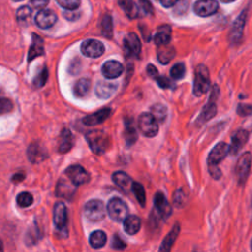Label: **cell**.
Here are the masks:
<instances>
[{
    "mask_svg": "<svg viewBox=\"0 0 252 252\" xmlns=\"http://www.w3.org/2000/svg\"><path fill=\"white\" fill-rule=\"evenodd\" d=\"M227 154H229V145L224 142H220L210 152L208 156V168L213 178L219 179L221 176L219 163L224 159Z\"/></svg>",
    "mask_w": 252,
    "mask_h": 252,
    "instance_id": "cell-1",
    "label": "cell"
},
{
    "mask_svg": "<svg viewBox=\"0 0 252 252\" xmlns=\"http://www.w3.org/2000/svg\"><path fill=\"white\" fill-rule=\"evenodd\" d=\"M86 139L91 150L96 155L105 153L110 146V138L101 130H93L88 132Z\"/></svg>",
    "mask_w": 252,
    "mask_h": 252,
    "instance_id": "cell-2",
    "label": "cell"
},
{
    "mask_svg": "<svg viewBox=\"0 0 252 252\" xmlns=\"http://www.w3.org/2000/svg\"><path fill=\"white\" fill-rule=\"evenodd\" d=\"M210 88V74L208 68L201 64L195 70V78L193 83V94L200 96L208 92Z\"/></svg>",
    "mask_w": 252,
    "mask_h": 252,
    "instance_id": "cell-3",
    "label": "cell"
},
{
    "mask_svg": "<svg viewBox=\"0 0 252 252\" xmlns=\"http://www.w3.org/2000/svg\"><path fill=\"white\" fill-rule=\"evenodd\" d=\"M138 128L144 136L152 138L158 132V121L151 112H143L138 118Z\"/></svg>",
    "mask_w": 252,
    "mask_h": 252,
    "instance_id": "cell-4",
    "label": "cell"
},
{
    "mask_svg": "<svg viewBox=\"0 0 252 252\" xmlns=\"http://www.w3.org/2000/svg\"><path fill=\"white\" fill-rule=\"evenodd\" d=\"M85 216L92 221H99L104 219L106 210L102 201L94 199L86 203L84 208Z\"/></svg>",
    "mask_w": 252,
    "mask_h": 252,
    "instance_id": "cell-5",
    "label": "cell"
},
{
    "mask_svg": "<svg viewBox=\"0 0 252 252\" xmlns=\"http://www.w3.org/2000/svg\"><path fill=\"white\" fill-rule=\"evenodd\" d=\"M107 213L115 221H123L128 216V207L124 201L119 198H112L107 204Z\"/></svg>",
    "mask_w": 252,
    "mask_h": 252,
    "instance_id": "cell-6",
    "label": "cell"
},
{
    "mask_svg": "<svg viewBox=\"0 0 252 252\" xmlns=\"http://www.w3.org/2000/svg\"><path fill=\"white\" fill-rule=\"evenodd\" d=\"M218 94H219V88H218V86H214V88L211 92V95L208 100V103L204 106L201 114L198 117L197 122L199 124H203V123L207 122L208 120L212 119L216 115V113H217L216 100L218 98Z\"/></svg>",
    "mask_w": 252,
    "mask_h": 252,
    "instance_id": "cell-7",
    "label": "cell"
},
{
    "mask_svg": "<svg viewBox=\"0 0 252 252\" xmlns=\"http://www.w3.org/2000/svg\"><path fill=\"white\" fill-rule=\"evenodd\" d=\"M251 154L245 152L240 156L235 166V174L239 184H244L248 178L251 167Z\"/></svg>",
    "mask_w": 252,
    "mask_h": 252,
    "instance_id": "cell-8",
    "label": "cell"
},
{
    "mask_svg": "<svg viewBox=\"0 0 252 252\" xmlns=\"http://www.w3.org/2000/svg\"><path fill=\"white\" fill-rule=\"evenodd\" d=\"M82 53L90 58H97L104 52V45L96 39H87L81 44Z\"/></svg>",
    "mask_w": 252,
    "mask_h": 252,
    "instance_id": "cell-9",
    "label": "cell"
},
{
    "mask_svg": "<svg viewBox=\"0 0 252 252\" xmlns=\"http://www.w3.org/2000/svg\"><path fill=\"white\" fill-rule=\"evenodd\" d=\"M66 174L69 177V179L71 180L72 184H74L75 186L85 184L90 179V175H89L88 171L83 166L78 165V164L69 166L66 169Z\"/></svg>",
    "mask_w": 252,
    "mask_h": 252,
    "instance_id": "cell-10",
    "label": "cell"
},
{
    "mask_svg": "<svg viewBox=\"0 0 252 252\" xmlns=\"http://www.w3.org/2000/svg\"><path fill=\"white\" fill-rule=\"evenodd\" d=\"M219 9V3L216 0H198L194 4V12L200 17H209Z\"/></svg>",
    "mask_w": 252,
    "mask_h": 252,
    "instance_id": "cell-11",
    "label": "cell"
},
{
    "mask_svg": "<svg viewBox=\"0 0 252 252\" xmlns=\"http://www.w3.org/2000/svg\"><path fill=\"white\" fill-rule=\"evenodd\" d=\"M53 221L58 230L62 232L67 228L68 222V214L67 208L63 203H56L54 206V213H53Z\"/></svg>",
    "mask_w": 252,
    "mask_h": 252,
    "instance_id": "cell-12",
    "label": "cell"
},
{
    "mask_svg": "<svg viewBox=\"0 0 252 252\" xmlns=\"http://www.w3.org/2000/svg\"><path fill=\"white\" fill-rule=\"evenodd\" d=\"M56 14L50 9H41L34 18L36 26L43 30L51 28L56 23Z\"/></svg>",
    "mask_w": 252,
    "mask_h": 252,
    "instance_id": "cell-13",
    "label": "cell"
},
{
    "mask_svg": "<svg viewBox=\"0 0 252 252\" xmlns=\"http://www.w3.org/2000/svg\"><path fill=\"white\" fill-rule=\"evenodd\" d=\"M101 73L106 79H116L123 73V66L119 61L108 60L102 65Z\"/></svg>",
    "mask_w": 252,
    "mask_h": 252,
    "instance_id": "cell-14",
    "label": "cell"
},
{
    "mask_svg": "<svg viewBox=\"0 0 252 252\" xmlns=\"http://www.w3.org/2000/svg\"><path fill=\"white\" fill-rule=\"evenodd\" d=\"M154 205L156 210L158 212L160 217L163 220H166L171 214V207L165 198L164 194L161 192H158L154 197Z\"/></svg>",
    "mask_w": 252,
    "mask_h": 252,
    "instance_id": "cell-15",
    "label": "cell"
},
{
    "mask_svg": "<svg viewBox=\"0 0 252 252\" xmlns=\"http://www.w3.org/2000/svg\"><path fill=\"white\" fill-rule=\"evenodd\" d=\"M124 47L128 55L138 56L141 52V42L138 35L134 32L128 33L124 38Z\"/></svg>",
    "mask_w": 252,
    "mask_h": 252,
    "instance_id": "cell-16",
    "label": "cell"
},
{
    "mask_svg": "<svg viewBox=\"0 0 252 252\" xmlns=\"http://www.w3.org/2000/svg\"><path fill=\"white\" fill-rule=\"evenodd\" d=\"M249 138V134L246 130H238L231 138V145L229 146V154L236 155L238 151L244 147L247 140Z\"/></svg>",
    "mask_w": 252,
    "mask_h": 252,
    "instance_id": "cell-17",
    "label": "cell"
},
{
    "mask_svg": "<svg viewBox=\"0 0 252 252\" xmlns=\"http://www.w3.org/2000/svg\"><path fill=\"white\" fill-rule=\"evenodd\" d=\"M117 90V85L106 81V80H102L99 81L96 86H95V94L99 98H108L110 97Z\"/></svg>",
    "mask_w": 252,
    "mask_h": 252,
    "instance_id": "cell-18",
    "label": "cell"
},
{
    "mask_svg": "<svg viewBox=\"0 0 252 252\" xmlns=\"http://www.w3.org/2000/svg\"><path fill=\"white\" fill-rule=\"evenodd\" d=\"M245 19H246V13L243 11L238 18L235 20V22L232 25L230 33H229V39L232 43L238 42L239 39L242 36L243 29H244V24H245Z\"/></svg>",
    "mask_w": 252,
    "mask_h": 252,
    "instance_id": "cell-19",
    "label": "cell"
},
{
    "mask_svg": "<svg viewBox=\"0 0 252 252\" xmlns=\"http://www.w3.org/2000/svg\"><path fill=\"white\" fill-rule=\"evenodd\" d=\"M111 114V109L110 108H102L93 114H90L86 116L83 119V123L88 125V126H94L102 123L105 121Z\"/></svg>",
    "mask_w": 252,
    "mask_h": 252,
    "instance_id": "cell-20",
    "label": "cell"
},
{
    "mask_svg": "<svg viewBox=\"0 0 252 252\" xmlns=\"http://www.w3.org/2000/svg\"><path fill=\"white\" fill-rule=\"evenodd\" d=\"M112 180L119 188H121L125 192L130 191L131 188H132L133 181H132L131 177L127 173H125L124 171L114 172L112 174Z\"/></svg>",
    "mask_w": 252,
    "mask_h": 252,
    "instance_id": "cell-21",
    "label": "cell"
},
{
    "mask_svg": "<svg viewBox=\"0 0 252 252\" xmlns=\"http://www.w3.org/2000/svg\"><path fill=\"white\" fill-rule=\"evenodd\" d=\"M123 227L127 234L134 235L141 228V220L135 215L127 216L123 220Z\"/></svg>",
    "mask_w": 252,
    "mask_h": 252,
    "instance_id": "cell-22",
    "label": "cell"
},
{
    "mask_svg": "<svg viewBox=\"0 0 252 252\" xmlns=\"http://www.w3.org/2000/svg\"><path fill=\"white\" fill-rule=\"evenodd\" d=\"M170 38H171V28L167 25H164L158 29V32L154 36V41L157 45H162V44L169 43Z\"/></svg>",
    "mask_w": 252,
    "mask_h": 252,
    "instance_id": "cell-23",
    "label": "cell"
},
{
    "mask_svg": "<svg viewBox=\"0 0 252 252\" xmlns=\"http://www.w3.org/2000/svg\"><path fill=\"white\" fill-rule=\"evenodd\" d=\"M74 145V138L70 130L68 129H63L60 135L59 139V152L60 153H67L69 152Z\"/></svg>",
    "mask_w": 252,
    "mask_h": 252,
    "instance_id": "cell-24",
    "label": "cell"
},
{
    "mask_svg": "<svg viewBox=\"0 0 252 252\" xmlns=\"http://www.w3.org/2000/svg\"><path fill=\"white\" fill-rule=\"evenodd\" d=\"M158 60L162 64H167L175 56V49L173 46L167 44L158 45Z\"/></svg>",
    "mask_w": 252,
    "mask_h": 252,
    "instance_id": "cell-25",
    "label": "cell"
},
{
    "mask_svg": "<svg viewBox=\"0 0 252 252\" xmlns=\"http://www.w3.org/2000/svg\"><path fill=\"white\" fill-rule=\"evenodd\" d=\"M179 224L176 223L174 224V226L172 227V229L169 231V233H167V235L164 237V239L162 240L161 242V245L159 247V251H163V252H166V251H169L174 243V241L176 240L178 234H179Z\"/></svg>",
    "mask_w": 252,
    "mask_h": 252,
    "instance_id": "cell-26",
    "label": "cell"
},
{
    "mask_svg": "<svg viewBox=\"0 0 252 252\" xmlns=\"http://www.w3.org/2000/svg\"><path fill=\"white\" fill-rule=\"evenodd\" d=\"M28 156L32 162L37 163L46 158L45 151L38 144H32L28 150Z\"/></svg>",
    "mask_w": 252,
    "mask_h": 252,
    "instance_id": "cell-27",
    "label": "cell"
},
{
    "mask_svg": "<svg viewBox=\"0 0 252 252\" xmlns=\"http://www.w3.org/2000/svg\"><path fill=\"white\" fill-rule=\"evenodd\" d=\"M43 52H44L43 41H42L41 37H39L36 34H33L32 35V43L30 48V51H29V58H28L29 61L34 59L37 56L42 55Z\"/></svg>",
    "mask_w": 252,
    "mask_h": 252,
    "instance_id": "cell-28",
    "label": "cell"
},
{
    "mask_svg": "<svg viewBox=\"0 0 252 252\" xmlns=\"http://www.w3.org/2000/svg\"><path fill=\"white\" fill-rule=\"evenodd\" d=\"M118 4L130 19H135L138 17L139 10L133 0H118Z\"/></svg>",
    "mask_w": 252,
    "mask_h": 252,
    "instance_id": "cell-29",
    "label": "cell"
},
{
    "mask_svg": "<svg viewBox=\"0 0 252 252\" xmlns=\"http://www.w3.org/2000/svg\"><path fill=\"white\" fill-rule=\"evenodd\" d=\"M106 239H107V237H106L105 232H103L102 230H95L91 233L89 242L93 248L98 249V248H101L102 246H104V244L106 243Z\"/></svg>",
    "mask_w": 252,
    "mask_h": 252,
    "instance_id": "cell-30",
    "label": "cell"
},
{
    "mask_svg": "<svg viewBox=\"0 0 252 252\" xmlns=\"http://www.w3.org/2000/svg\"><path fill=\"white\" fill-rule=\"evenodd\" d=\"M90 88H91V81L89 79L83 78L75 83L73 91L76 96L83 97L89 93Z\"/></svg>",
    "mask_w": 252,
    "mask_h": 252,
    "instance_id": "cell-31",
    "label": "cell"
},
{
    "mask_svg": "<svg viewBox=\"0 0 252 252\" xmlns=\"http://www.w3.org/2000/svg\"><path fill=\"white\" fill-rule=\"evenodd\" d=\"M131 190L134 193V195H135L136 199L138 200V202L140 203V205L142 207H144L146 204V192H145L144 186L141 183L133 182Z\"/></svg>",
    "mask_w": 252,
    "mask_h": 252,
    "instance_id": "cell-32",
    "label": "cell"
},
{
    "mask_svg": "<svg viewBox=\"0 0 252 252\" xmlns=\"http://www.w3.org/2000/svg\"><path fill=\"white\" fill-rule=\"evenodd\" d=\"M151 113L156 117V119L158 122H163L167 116V109L164 105L162 104H155L154 106H152L151 108Z\"/></svg>",
    "mask_w": 252,
    "mask_h": 252,
    "instance_id": "cell-33",
    "label": "cell"
},
{
    "mask_svg": "<svg viewBox=\"0 0 252 252\" xmlns=\"http://www.w3.org/2000/svg\"><path fill=\"white\" fill-rule=\"evenodd\" d=\"M32 16V9L29 6H22L17 10L16 18L19 23L27 24Z\"/></svg>",
    "mask_w": 252,
    "mask_h": 252,
    "instance_id": "cell-34",
    "label": "cell"
},
{
    "mask_svg": "<svg viewBox=\"0 0 252 252\" xmlns=\"http://www.w3.org/2000/svg\"><path fill=\"white\" fill-rule=\"evenodd\" d=\"M101 27H102V34L107 38H111L113 29H112V20L110 16L105 15L103 17Z\"/></svg>",
    "mask_w": 252,
    "mask_h": 252,
    "instance_id": "cell-35",
    "label": "cell"
},
{
    "mask_svg": "<svg viewBox=\"0 0 252 252\" xmlns=\"http://www.w3.org/2000/svg\"><path fill=\"white\" fill-rule=\"evenodd\" d=\"M32 201H33L32 196L29 192H22L17 197V204L23 208L31 206Z\"/></svg>",
    "mask_w": 252,
    "mask_h": 252,
    "instance_id": "cell-36",
    "label": "cell"
},
{
    "mask_svg": "<svg viewBox=\"0 0 252 252\" xmlns=\"http://www.w3.org/2000/svg\"><path fill=\"white\" fill-rule=\"evenodd\" d=\"M185 74V66L183 63H176L170 69V76L173 79L180 80L184 77Z\"/></svg>",
    "mask_w": 252,
    "mask_h": 252,
    "instance_id": "cell-37",
    "label": "cell"
},
{
    "mask_svg": "<svg viewBox=\"0 0 252 252\" xmlns=\"http://www.w3.org/2000/svg\"><path fill=\"white\" fill-rule=\"evenodd\" d=\"M125 138L128 144H133L137 140V132L134 125L132 124V120H130L129 124H126Z\"/></svg>",
    "mask_w": 252,
    "mask_h": 252,
    "instance_id": "cell-38",
    "label": "cell"
},
{
    "mask_svg": "<svg viewBox=\"0 0 252 252\" xmlns=\"http://www.w3.org/2000/svg\"><path fill=\"white\" fill-rule=\"evenodd\" d=\"M56 2L66 10H76L79 8L81 0H56Z\"/></svg>",
    "mask_w": 252,
    "mask_h": 252,
    "instance_id": "cell-39",
    "label": "cell"
},
{
    "mask_svg": "<svg viewBox=\"0 0 252 252\" xmlns=\"http://www.w3.org/2000/svg\"><path fill=\"white\" fill-rule=\"evenodd\" d=\"M47 77H48L47 69H46V68H43V69L39 72V74L34 78V81H33L34 86L37 87V88L42 87V86L45 84V82H46V80H47Z\"/></svg>",
    "mask_w": 252,
    "mask_h": 252,
    "instance_id": "cell-40",
    "label": "cell"
},
{
    "mask_svg": "<svg viewBox=\"0 0 252 252\" xmlns=\"http://www.w3.org/2000/svg\"><path fill=\"white\" fill-rule=\"evenodd\" d=\"M13 109V102L6 97L0 98V114H6Z\"/></svg>",
    "mask_w": 252,
    "mask_h": 252,
    "instance_id": "cell-41",
    "label": "cell"
},
{
    "mask_svg": "<svg viewBox=\"0 0 252 252\" xmlns=\"http://www.w3.org/2000/svg\"><path fill=\"white\" fill-rule=\"evenodd\" d=\"M155 80L157 81L158 85L159 86V88L161 89H169V88H173L174 87V83L172 81H170L169 79H167L164 76H159L158 75Z\"/></svg>",
    "mask_w": 252,
    "mask_h": 252,
    "instance_id": "cell-42",
    "label": "cell"
},
{
    "mask_svg": "<svg viewBox=\"0 0 252 252\" xmlns=\"http://www.w3.org/2000/svg\"><path fill=\"white\" fill-rule=\"evenodd\" d=\"M237 114L240 116H248L252 114V105L240 103L237 106Z\"/></svg>",
    "mask_w": 252,
    "mask_h": 252,
    "instance_id": "cell-43",
    "label": "cell"
},
{
    "mask_svg": "<svg viewBox=\"0 0 252 252\" xmlns=\"http://www.w3.org/2000/svg\"><path fill=\"white\" fill-rule=\"evenodd\" d=\"M111 246L114 249L122 250V249H124L126 247V243L118 235H113L112 240H111Z\"/></svg>",
    "mask_w": 252,
    "mask_h": 252,
    "instance_id": "cell-44",
    "label": "cell"
},
{
    "mask_svg": "<svg viewBox=\"0 0 252 252\" xmlns=\"http://www.w3.org/2000/svg\"><path fill=\"white\" fill-rule=\"evenodd\" d=\"M70 188L67 186V184L65 182H60L58 187H57V194L60 196H67V194H69Z\"/></svg>",
    "mask_w": 252,
    "mask_h": 252,
    "instance_id": "cell-45",
    "label": "cell"
},
{
    "mask_svg": "<svg viewBox=\"0 0 252 252\" xmlns=\"http://www.w3.org/2000/svg\"><path fill=\"white\" fill-rule=\"evenodd\" d=\"M48 2H49V0H31L32 7L35 9H38V10L43 9L48 4Z\"/></svg>",
    "mask_w": 252,
    "mask_h": 252,
    "instance_id": "cell-46",
    "label": "cell"
},
{
    "mask_svg": "<svg viewBox=\"0 0 252 252\" xmlns=\"http://www.w3.org/2000/svg\"><path fill=\"white\" fill-rule=\"evenodd\" d=\"M140 4L145 11V13H152L153 12V6L149 0H140Z\"/></svg>",
    "mask_w": 252,
    "mask_h": 252,
    "instance_id": "cell-47",
    "label": "cell"
},
{
    "mask_svg": "<svg viewBox=\"0 0 252 252\" xmlns=\"http://www.w3.org/2000/svg\"><path fill=\"white\" fill-rule=\"evenodd\" d=\"M147 73H148V75H149L150 77H152L153 79H155V78L158 75V69H157L154 65H152V64H149V65L147 66Z\"/></svg>",
    "mask_w": 252,
    "mask_h": 252,
    "instance_id": "cell-48",
    "label": "cell"
},
{
    "mask_svg": "<svg viewBox=\"0 0 252 252\" xmlns=\"http://www.w3.org/2000/svg\"><path fill=\"white\" fill-rule=\"evenodd\" d=\"M65 17L70 21H74L79 17V14H77L74 10H67V12L65 13Z\"/></svg>",
    "mask_w": 252,
    "mask_h": 252,
    "instance_id": "cell-49",
    "label": "cell"
},
{
    "mask_svg": "<svg viewBox=\"0 0 252 252\" xmlns=\"http://www.w3.org/2000/svg\"><path fill=\"white\" fill-rule=\"evenodd\" d=\"M178 0H159V2L161 3V5L165 8H169V7H172L176 4Z\"/></svg>",
    "mask_w": 252,
    "mask_h": 252,
    "instance_id": "cell-50",
    "label": "cell"
},
{
    "mask_svg": "<svg viewBox=\"0 0 252 252\" xmlns=\"http://www.w3.org/2000/svg\"><path fill=\"white\" fill-rule=\"evenodd\" d=\"M221 2H223V3H230V2H233V1H235V0H220Z\"/></svg>",
    "mask_w": 252,
    "mask_h": 252,
    "instance_id": "cell-51",
    "label": "cell"
},
{
    "mask_svg": "<svg viewBox=\"0 0 252 252\" xmlns=\"http://www.w3.org/2000/svg\"><path fill=\"white\" fill-rule=\"evenodd\" d=\"M1 250H3V245H2V241H1V239H0V251Z\"/></svg>",
    "mask_w": 252,
    "mask_h": 252,
    "instance_id": "cell-52",
    "label": "cell"
},
{
    "mask_svg": "<svg viewBox=\"0 0 252 252\" xmlns=\"http://www.w3.org/2000/svg\"><path fill=\"white\" fill-rule=\"evenodd\" d=\"M13 1H17L18 2V1H22V0H13Z\"/></svg>",
    "mask_w": 252,
    "mask_h": 252,
    "instance_id": "cell-53",
    "label": "cell"
},
{
    "mask_svg": "<svg viewBox=\"0 0 252 252\" xmlns=\"http://www.w3.org/2000/svg\"><path fill=\"white\" fill-rule=\"evenodd\" d=\"M251 249H252V241H251Z\"/></svg>",
    "mask_w": 252,
    "mask_h": 252,
    "instance_id": "cell-54",
    "label": "cell"
}]
</instances>
